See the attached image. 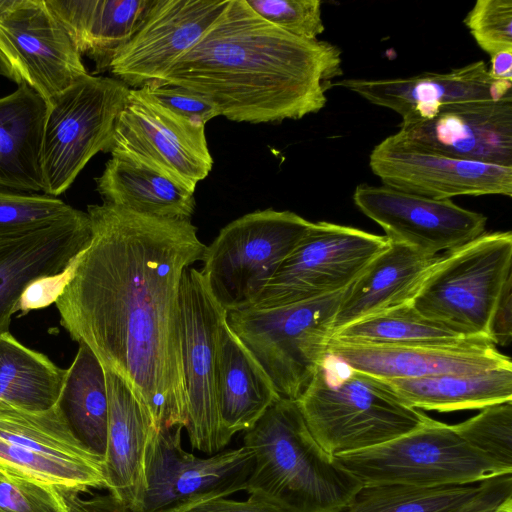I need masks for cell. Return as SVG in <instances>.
<instances>
[{
    "instance_id": "27",
    "label": "cell",
    "mask_w": 512,
    "mask_h": 512,
    "mask_svg": "<svg viewBox=\"0 0 512 512\" xmlns=\"http://www.w3.org/2000/svg\"><path fill=\"white\" fill-rule=\"evenodd\" d=\"M216 394L226 438L252 428L279 398L271 380L225 322L219 337Z\"/></svg>"
},
{
    "instance_id": "38",
    "label": "cell",
    "mask_w": 512,
    "mask_h": 512,
    "mask_svg": "<svg viewBox=\"0 0 512 512\" xmlns=\"http://www.w3.org/2000/svg\"><path fill=\"white\" fill-rule=\"evenodd\" d=\"M464 24L477 45L489 56L512 50V1L478 0Z\"/></svg>"
},
{
    "instance_id": "31",
    "label": "cell",
    "mask_w": 512,
    "mask_h": 512,
    "mask_svg": "<svg viewBox=\"0 0 512 512\" xmlns=\"http://www.w3.org/2000/svg\"><path fill=\"white\" fill-rule=\"evenodd\" d=\"M66 369L20 343L10 332L0 336V403L31 411L57 404Z\"/></svg>"
},
{
    "instance_id": "32",
    "label": "cell",
    "mask_w": 512,
    "mask_h": 512,
    "mask_svg": "<svg viewBox=\"0 0 512 512\" xmlns=\"http://www.w3.org/2000/svg\"><path fill=\"white\" fill-rule=\"evenodd\" d=\"M332 341L372 346H454L488 339L460 336L422 317L411 302L361 319L336 330Z\"/></svg>"
},
{
    "instance_id": "4",
    "label": "cell",
    "mask_w": 512,
    "mask_h": 512,
    "mask_svg": "<svg viewBox=\"0 0 512 512\" xmlns=\"http://www.w3.org/2000/svg\"><path fill=\"white\" fill-rule=\"evenodd\" d=\"M296 402L312 436L333 458L391 441L431 418L385 381L328 354Z\"/></svg>"
},
{
    "instance_id": "12",
    "label": "cell",
    "mask_w": 512,
    "mask_h": 512,
    "mask_svg": "<svg viewBox=\"0 0 512 512\" xmlns=\"http://www.w3.org/2000/svg\"><path fill=\"white\" fill-rule=\"evenodd\" d=\"M183 428L155 430L145 456V487L137 512H184L245 490L254 454L242 445L198 457L182 446Z\"/></svg>"
},
{
    "instance_id": "23",
    "label": "cell",
    "mask_w": 512,
    "mask_h": 512,
    "mask_svg": "<svg viewBox=\"0 0 512 512\" xmlns=\"http://www.w3.org/2000/svg\"><path fill=\"white\" fill-rule=\"evenodd\" d=\"M109 415L104 474L108 492L137 512L145 487V456L156 430L151 414L128 383L105 368Z\"/></svg>"
},
{
    "instance_id": "18",
    "label": "cell",
    "mask_w": 512,
    "mask_h": 512,
    "mask_svg": "<svg viewBox=\"0 0 512 512\" xmlns=\"http://www.w3.org/2000/svg\"><path fill=\"white\" fill-rule=\"evenodd\" d=\"M229 0H155L109 72L129 88L160 80L224 11Z\"/></svg>"
},
{
    "instance_id": "44",
    "label": "cell",
    "mask_w": 512,
    "mask_h": 512,
    "mask_svg": "<svg viewBox=\"0 0 512 512\" xmlns=\"http://www.w3.org/2000/svg\"><path fill=\"white\" fill-rule=\"evenodd\" d=\"M184 512H286L269 502L248 497L245 501L227 497L216 498L197 504Z\"/></svg>"
},
{
    "instance_id": "35",
    "label": "cell",
    "mask_w": 512,
    "mask_h": 512,
    "mask_svg": "<svg viewBox=\"0 0 512 512\" xmlns=\"http://www.w3.org/2000/svg\"><path fill=\"white\" fill-rule=\"evenodd\" d=\"M75 208L46 194L0 190V238L54 222Z\"/></svg>"
},
{
    "instance_id": "40",
    "label": "cell",
    "mask_w": 512,
    "mask_h": 512,
    "mask_svg": "<svg viewBox=\"0 0 512 512\" xmlns=\"http://www.w3.org/2000/svg\"><path fill=\"white\" fill-rule=\"evenodd\" d=\"M74 263L75 261L59 274L42 277L31 282L16 304L14 314L20 311L23 315L31 310L45 308L55 302L72 276Z\"/></svg>"
},
{
    "instance_id": "26",
    "label": "cell",
    "mask_w": 512,
    "mask_h": 512,
    "mask_svg": "<svg viewBox=\"0 0 512 512\" xmlns=\"http://www.w3.org/2000/svg\"><path fill=\"white\" fill-rule=\"evenodd\" d=\"M47 102L18 86L0 98V187L43 192L42 144Z\"/></svg>"
},
{
    "instance_id": "45",
    "label": "cell",
    "mask_w": 512,
    "mask_h": 512,
    "mask_svg": "<svg viewBox=\"0 0 512 512\" xmlns=\"http://www.w3.org/2000/svg\"><path fill=\"white\" fill-rule=\"evenodd\" d=\"M488 74L494 80L512 82V50L492 55Z\"/></svg>"
},
{
    "instance_id": "29",
    "label": "cell",
    "mask_w": 512,
    "mask_h": 512,
    "mask_svg": "<svg viewBox=\"0 0 512 512\" xmlns=\"http://www.w3.org/2000/svg\"><path fill=\"white\" fill-rule=\"evenodd\" d=\"M103 202L158 218L191 219L194 193L145 166L111 157L95 178Z\"/></svg>"
},
{
    "instance_id": "43",
    "label": "cell",
    "mask_w": 512,
    "mask_h": 512,
    "mask_svg": "<svg viewBox=\"0 0 512 512\" xmlns=\"http://www.w3.org/2000/svg\"><path fill=\"white\" fill-rule=\"evenodd\" d=\"M493 344L508 346L512 337V277L504 285L494 309L490 330Z\"/></svg>"
},
{
    "instance_id": "41",
    "label": "cell",
    "mask_w": 512,
    "mask_h": 512,
    "mask_svg": "<svg viewBox=\"0 0 512 512\" xmlns=\"http://www.w3.org/2000/svg\"><path fill=\"white\" fill-rule=\"evenodd\" d=\"M456 512H512V474L492 479L481 494Z\"/></svg>"
},
{
    "instance_id": "16",
    "label": "cell",
    "mask_w": 512,
    "mask_h": 512,
    "mask_svg": "<svg viewBox=\"0 0 512 512\" xmlns=\"http://www.w3.org/2000/svg\"><path fill=\"white\" fill-rule=\"evenodd\" d=\"M383 185L427 198L512 196V167L451 157L394 133L369 155Z\"/></svg>"
},
{
    "instance_id": "39",
    "label": "cell",
    "mask_w": 512,
    "mask_h": 512,
    "mask_svg": "<svg viewBox=\"0 0 512 512\" xmlns=\"http://www.w3.org/2000/svg\"><path fill=\"white\" fill-rule=\"evenodd\" d=\"M140 88L160 105L190 121L206 125L220 116L218 108L211 101L182 86L152 81Z\"/></svg>"
},
{
    "instance_id": "13",
    "label": "cell",
    "mask_w": 512,
    "mask_h": 512,
    "mask_svg": "<svg viewBox=\"0 0 512 512\" xmlns=\"http://www.w3.org/2000/svg\"><path fill=\"white\" fill-rule=\"evenodd\" d=\"M87 73L75 42L46 0H0V75L48 103Z\"/></svg>"
},
{
    "instance_id": "17",
    "label": "cell",
    "mask_w": 512,
    "mask_h": 512,
    "mask_svg": "<svg viewBox=\"0 0 512 512\" xmlns=\"http://www.w3.org/2000/svg\"><path fill=\"white\" fill-rule=\"evenodd\" d=\"M356 207L377 223L390 242L435 256L457 248L485 232L487 217L451 199L438 200L386 185L359 184Z\"/></svg>"
},
{
    "instance_id": "3",
    "label": "cell",
    "mask_w": 512,
    "mask_h": 512,
    "mask_svg": "<svg viewBox=\"0 0 512 512\" xmlns=\"http://www.w3.org/2000/svg\"><path fill=\"white\" fill-rule=\"evenodd\" d=\"M243 445L254 454L245 491L286 512H342L363 486L318 444L296 400L274 402Z\"/></svg>"
},
{
    "instance_id": "42",
    "label": "cell",
    "mask_w": 512,
    "mask_h": 512,
    "mask_svg": "<svg viewBox=\"0 0 512 512\" xmlns=\"http://www.w3.org/2000/svg\"><path fill=\"white\" fill-rule=\"evenodd\" d=\"M63 495L70 512H133L120 500L111 495L93 493L92 490L83 492L72 489L59 490Z\"/></svg>"
},
{
    "instance_id": "33",
    "label": "cell",
    "mask_w": 512,
    "mask_h": 512,
    "mask_svg": "<svg viewBox=\"0 0 512 512\" xmlns=\"http://www.w3.org/2000/svg\"><path fill=\"white\" fill-rule=\"evenodd\" d=\"M491 481L432 487L362 486L342 512H456L481 494Z\"/></svg>"
},
{
    "instance_id": "5",
    "label": "cell",
    "mask_w": 512,
    "mask_h": 512,
    "mask_svg": "<svg viewBox=\"0 0 512 512\" xmlns=\"http://www.w3.org/2000/svg\"><path fill=\"white\" fill-rule=\"evenodd\" d=\"M511 268L512 233L484 232L439 254L411 305L460 336L491 340L492 315Z\"/></svg>"
},
{
    "instance_id": "36",
    "label": "cell",
    "mask_w": 512,
    "mask_h": 512,
    "mask_svg": "<svg viewBox=\"0 0 512 512\" xmlns=\"http://www.w3.org/2000/svg\"><path fill=\"white\" fill-rule=\"evenodd\" d=\"M0 512H70L55 486L0 466Z\"/></svg>"
},
{
    "instance_id": "30",
    "label": "cell",
    "mask_w": 512,
    "mask_h": 512,
    "mask_svg": "<svg viewBox=\"0 0 512 512\" xmlns=\"http://www.w3.org/2000/svg\"><path fill=\"white\" fill-rule=\"evenodd\" d=\"M73 432L104 463L107 449L109 400L105 370L93 351L79 343L58 399Z\"/></svg>"
},
{
    "instance_id": "19",
    "label": "cell",
    "mask_w": 512,
    "mask_h": 512,
    "mask_svg": "<svg viewBox=\"0 0 512 512\" xmlns=\"http://www.w3.org/2000/svg\"><path fill=\"white\" fill-rule=\"evenodd\" d=\"M334 86L396 112L402 123L430 119L447 106L512 96V82L492 79L482 60L445 73L425 72L407 78L376 80L348 78L334 81Z\"/></svg>"
},
{
    "instance_id": "22",
    "label": "cell",
    "mask_w": 512,
    "mask_h": 512,
    "mask_svg": "<svg viewBox=\"0 0 512 512\" xmlns=\"http://www.w3.org/2000/svg\"><path fill=\"white\" fill-rule=\"evenodd\" d=\"M327 354L383 381L512 367L491 342L454 346H372L330 340Z\"/></svg>"
},
{
    "instance_id": "37",
    "label": "cell",
    "mask_w": 512,
    "mask_h": 512,
    "mask_svg": "<svg viewBox=\"0 0 512 512\" xmlns=\"http://www.w3.org/2000/svg\"><path fill=\"white\" fill-rule=\"evenodd\" d=\"M267 22L300 38L315 40L324 32L319 0H245Z\"/></svg>"
},
{
    "instance_id": "9",
    "label": "cell",
    "mask_w": 512,
    "mask_h": 512,
    "mask_svg": "<svg viewBox=\"0 0 512 512\" xmlns=\"http://www.w3.org/2000/svg\"><path fill=\"white\" fill-rule=\"evenodd\" d=\"M129 91L116 78L87 73L47 103L42 144L44 194L61 195L94 155L110 151Z\"/></svg>"
},
{
    "instance_id": "14",
    "label": "cell",
    "mask_w": 512,
    "mask_h": 512,
    "mask_svg": "<svg viewBox=\"0 0 512 512\" xmlns=\"http://www.w3.org/2000/svg\"><path fill=\"white\" fill-rule=\"evenodd\" d=\"M109 153L152 169L191 193L213 167L205 125L175 114L141 88H130Z\"/></svg>"
},
{
    "instance_id": "15",
    "label": "cell",
    "mask_w": 512,
    "mask_h": 512,
    "mask_svg": "<svg viewBox=\"0 0 512 512\" xmlns=\"http://www.w3.org/2000/svg\"><path fill=\"white\" fill-rule=\"evenodd\" d=\"M182 369L186 429L193 449L212 455L228 444L216 394L217 352L227 312L208 290L200 271L185 270L180 288Z\"/></svg>"
},
{
    "instance_id": "6",
    "label": "cell",
    "mask_w": 512,
    "mask_h": 512,
    "mask_svg": "<svg viewBox=\"0 0 512 512\" xmlns=\"http://www.w3.org/2000/svg\"><path fill=\"white\" fill-rule=\"evenodd\" d=\"M345 290L286 306L226 314L228 327L281 398L297 400L326 358Z\"/></svg>"
},
{
    "instance_id": "25",
    "label": "cell",
    "mask_w": 512,
    "mask_h": 512,
    "mask_svg": "<svg viewBox=\"0 0 512 512\" xmlns=\"http://www.w3.org/2000/svg\"><path fill=\"white\" fill-rule=\"evenodd\" d=\"M96 73L111 63L141 26L155 0H46Z\"/></svg>"
},
{
    "instance_id": "34",
    "label": "cell",
    "mask_w": 512,
    "mask_h": 512,
    "mask_svg": "<svg viewBox=\"0 0 512 512\" xmlns=\"http://www.w3.org/2000/svg\"><path fill=\"white\" fill-rule=\"evenodd\" d=\"M452 427L472 448L512 469V401L485 407Z\"/></svg>"
},
{
    "instance_id": "11",
    "label": "cell",
    "mask_w": 512,
    "mask_h": 512,
    "mask_svg": "<svg viewBox=\"0 0 512 512\" xmlns=\"http://www.w3.org/2000/svg\"><path fill=\"white\" fill-rule=\"evenodd\" d=\"M388 243L351 226L312 222L252 307H281L345 290Z\"/></svg>"
},
{
    "instance_id": "20",
    "label": "cell",
    "mask_w": 512,
    "mask_h": 512,
    "mask_svg": "<svg viewBox=\"0 0 512 512\" xmlns=\"http://www.w3.org/2000/svg\"><path fill=\"white\" fill-rule=\"evenodd\" d=\"M92 237L87 212L71 214L33 230L0 238V336L26 287L65 271Z\"/></svg>"
},
{
    "instance_id": "24",
    "label": "cell",
    "mask_w": 512,
    "mask_h": 512,
    "mask_svg": "<svg viewBox=\"0 0 512 512\" xmlns=\"http://www.w3.org/2000/svg\"><path fill=\"white\" fill-rule=\"evenodd\" d=\"M438 256L389 241L344 291L335 315L334 332L411 302Z\"/></svg>"
},
{
    "instance_id": "7",
    "label": "cell",
    "mask_w": 512,
    "mask_h": 512,
    "mask_svg": "<svg viewBox=\"0 0 512 512\" xmlns=\"http://www.w3.org/2000/svg\"><path fill=\"white\" fill-rule=\"evenodd\" d=\"M334 460L363 486L432 487L512 474L511 468L467 444L452 425L433 418L391 441Z\"/></svg>"
},
{
    "instance_id": "1",
    "label": "cell",
    "mask_w": 512,
    "mask_h": 512,
    "mask_svg": "<svg viewBox=\"0 0 512 512\" xmlns=\"http://www.w3.org/2000/svg\"><path fill=\"white\" fill-rule=\"evenodd\" d=\"M92 237L55 301L70 337L121 376L156 430L185 428L180 288L206 245L191 220L89 205Z\"/></svg>"
},
{
    "instance_id": "8",
    "label": "cell",
    "mask_w": 512,
    "mask_h": 512,
    "mask_svg": "<svg viewBox=\"0 0 512 512\" xmlns=\"http://www.w3.org/2000/svg\"><path fill=\"white\" fill-rule=\"evenodd\" d=\"M312 222L271 208L245 214L224 226L206 246L200 273L228 313L250 308Z\"/></svg>"
},
{
    "instance_id": "21",
    "label": "cell",
    "mask_w": 512,
    "mask_h": 512,
    "mask_svg": "<svg viewBox=\"0 0 512 512\" xmlns=\"http://www.w3.org/2000/svg\"><path fill=\"white\" fill-rule=\"evenodd\" d=\"M399 127V134L427 149L512 167V96L447 106L430 119Z\"/></svg>"
},
{
    "instance_id": "28",
    "label": "cell",
    "mask_w": 512,
    "mask_h": 512,
    "mask_svg": "<svg viewBox=\"0 0 512 512\" xmlns=\"http://www.w3.org/2000/svg\"><path fill=\"white\" fill-rule=\"evenodd\" d=\"M410 407L452 412L512 401V367L385 381Z\"/></svg>"
},
{
    "instance_id": "2",
    "label": "cell",
    "mask_w": 512,
    "mask_h": 512,
    "mask_svg": "<svg viewBox=\"0 0 512 512\" xmlns=\"http://www.w3.org/2000/svg\"><path fill=\"white\" fill-rule=\"evenodd\" d=\"M341 50L294 36L256 14L245 0L224 11L158 81L190 89L235 122L301 119L327 102L343 75Z\"/></svg>"
},
{
    "instance_id": "10",
    "label": "cell",
    "mask_w": 512,
    "mask_h": 512,
    "mask_svg": "<svg viewBox=\"0 0 512 512\" xmlns=\"http://www.w3.org/2000/svg\"><path fill=\"white\" fill-rule=\"evenodd\" d=\"M0 466L59 490L107 489L103 460L76 436L58 403L42 411L0 403Z\"/></svg>"
}]
</instances>
